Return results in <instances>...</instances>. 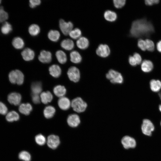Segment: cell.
I'll use <instances>...</instances> for the list:
<instances>
[{
    "label": "cell",
    "instance_id": "1",
    "mask_svg": "<svg viewBox=\"0 0 161 161\" xmlns=\"http://www.w3.org/2000/svg\"><path fill=\"white\" fill-rule=\"evenodd\" d=\"M154 31L152 24L144 18L136 20L133 22L130 34L131 36L135 38L147 37Z\"/></svg>",
    "mask_w": 161,
    "mask_h": 161
},
{
    "label": "cell",
    "instance_id": "2",
    "mask_svg": "<svg viewBox=\"0 0 161 161\" xmlns=\"http://www.w3.org/2000/svg\"><path fill=\"white\" fill-rule=\"evenodd\" d=\"M8 76L10 82L13 84L21 85L24 82V75L23 73L19 70L16 69L11 71L9 73Z\"/></svg>",
    "mask_w": 161,
    "mask_h": 161
},
{
    "label": "cell",
    "instance_id": "3",
    "mask_svg": "<svg viewBox=\"0 0 161 161\" xmlns=\"http://www.w3.org/2000/svg\"><path fill=\"white\" fill-rule=\"evenodd\" d=\"M71 106L73 110L78 113L84 112L87 107V104L80 97H77L72 100Z\"/></svg>",
    "mask_w": 161,
    "mask_h": 161
},
{
    "label": "cell",
    "instance_id": "4",
    "mask_svg": "<svg viewBox=\"0 0 161 161\" xmlns=\"http://www.w3.org/2000/svg\"><path fill=\"white\" fill-rule=\"evenodd\" d=\"M107 78L113 83H122L123 78L121 74L113 69L110 70L106 75Z\"/></svg>",
    "mask_w": 161,
    "mask_h": 161
},
{
    "label": "cell",
    "instance_id": "5",
    "mask_svg": "<svg viewBox=\"0 0 161 161\" xmlns=\"http://www.w3.org/2000/svg\"><path fill=\"white\" fill-rule=\"evenodd\" d=\"M141 129L144 134L150 136L151 135L152 131L154 130V126L150 120L148 119H144L143 120Z\"/></svg>",
    "mask_w": 161,
    "mask_h": 161
},
{
    "label": "cell",
    "instance_id": "6",
    "mask_svg": "<svg viewBox=\"0 0 161 161\" xmlns=\"http://www.w3.org/2000/svg\"><path fill=\"white\" fill-rule=\"evenodd\" d=\"M67 74L69 79L72 81L77 82L80 80V71L79 69L75 66L70 67L68 70Z\"/></svg>",
    "mask_w": 161,
    "mask_h": 161
},
{
    "label": "cell",
    "instance_id": "7",
    "mask_svg": "<svg viewBox=\"0 0 161 161\" xmlns=\"http://www.w3.org/2000/svg\"><path fill=\"white\" fill-rule=\"evenodd\" d=\"M59 26L63 33L65 35H67L72 30L73 25L71 21L67 22L61 19L59 21Z\"/></svg>",
    "mask_w": 161,
    "mask_h": 161
},
{
    "label": "cell",
    "instance_id": "8",
    "mask_svg": "<svg viewBox=\"0 0 161 161\" xmlns=\"http://www.w3.org/2000/svg\"><path fill=\"white\" fill-rule=\"evenodd\" d=\"M96 53L100 57L106 58L110 55V50L108 45L101 44L99 45L97 49Z\"/></svg>",
    "mask_w": 161,
    "mask_h": 161
},
{
    "label": "cell",
    "instance_id": "9",
    "mask_svg": "<svg viewBox=\"0 0 161 161\" xmlns=\"http://www.w3.org/2000/svg\"><path fill=\"white\" fill-rule=\"evenodd\" d=\"M21 100V96L20 94L16 92L11 93L7 96V100L9 102L15 106L19 105Z\"/></svg>",
    "mask_w": 161,
    "mask_h": 161
},
{
    "label": "cell",
    "instance_id": "10",
    "mask_svg": "<svg viewBox=\"0 0 161 161\" xmlns=\"http://www.w3.org/2000/svg\"><path fill=\"white\" fill-rule=\"evenodd\" d=\"M121 143L126 149L134 148L136 144L135 139L128 136H125L122 138Z\"/></svg>",
    "mask_w": 161,
    "mask_h": 161
},
{
    "label": "cell",
    "instance_id": "11",
    "mask_svg": "<svg viewBox=\"0 0 161 161\" xmlns=\"http://www.w3.org/2000/svg\"><path fill=\"white\" fill-rule=\"evenodd\" d=\"M47 144L50 148L55 149L59 145L60 140L59 137L54 135H51L47 138Z\"/></svg>",
    "mask_w": 161,
    "mask_h": 161
},
{
    "label": "cell",
    "instance_id": "12",
    "mask_svg": "<svg viewBox=\"0 0 161 161\" xmlns=\"http://www.w3.org/2000/svg\"><path fill=\"white\" fill-rule=\"evenodd\" d=\"M52 58V55L49 51L42 50L40 52L38 57L39 61L43 63H50Z\"/></svg>",
    "mask_w": 161,
    "mask_h": 161
},
{
    "label": "cell",
    "instance_id": "13",
    "mask_svg": "<svg viewBox=\"0 0 161 161\" xmlns=\"http://www.w3.org/2000/svg\"><path fill=\"white\" fill-rule=\"evenodd\" d=\"M67 122L69 126L72 127H76L80 123V117L77 114H70L68 117Z\"/></svg>",
    "mask_w": 161,
    "mask_h": 161
},
{
    "label": "cell",
    "instance_id": "14",
    "mask_svg": "<svg viewBox=\"0 0 161 161\" xmlns=\"http://www.w3.org/2000/svg\"><path fill=\"white\" fill-rule=\"evenodd\" d=\"M58 104L61 109L66 110L70 108L71 106V102L68 98L63 97L60 98L58 99Z\"/></svg>",
    "mask_w": 161,
    "mask_h": 161
},
{
    "label": "cell",
    "instance_id": "15",
    "mask_svg": "<svg viewBox=\"0 0 161 161\" xmlns=\"http://www.w3.org/2000/svg\"><path fill=\"white\" fill-rule=\"evenodd\" d=\"M23 59L25 61H29L32 60L35 57L34 51L29 48L25 49L21 52Z\"/></svg>",
    "mask_w": 161,
    "mask_h": 161
},
{
    "label": "cell",
    "instance_id": "16",
    "mask_svg": "<svg viewBox=\"0 0 161 161\" xmlns=\"http://www.w3.org/2000/svg\"><path fill=\"white\" fill-rule=\"evenodd\" d=\"M141 68L144 72L148 73L151 72L153 69L154 64L150 60H144L141 64Z\"/></svg>",
    "mask_w": 161,
    "mask_h": 161
},
{
    "label": "cell",
    "instance_id": "17",
    "mask_svg": "<svg viewBox=\"0 0 161 161\" xmlns=\"http://www.w3.org/2000/svg\"><path fill=\"white\" fill-rule=\"evenodd\" d=\"M32 109V106L29 103H21L19 105L18 108L19 112L25 115H29Z\"/></svg>",
    "mask_w": 161,
    "mask_h": 161
},
{
    "label": "cell",
    "instance_id": "18",
    "mask_svg": "<svg viewBox=\"0 0 161 161\" xmlns=\"http://www.w3.org/2000/svg\"><path fill=\"white\" fill-rule=\"evenodd\" d=\"M49 70L50 74L55 78H58L61 75V69L58 65H52L49 67Z\"/></svg>",
    "mask_w": 161,
    "mask_h": 161
},
{
    "label": "cell",
    "instance_id": "19",
    "mask_svg": "<svg viewBox=\"0 0 161 161\" xmlns=\"http://www.w3.org/2000/svg\"><path fill=\"white\" fill-rule=\"evenodd\" d=\"M40 97L41 101L44 104H47L51 102L53 97L52 93L49 91L41 92Z\"/></svg>",
    "mask_w": 161,
    "mask_h": 161
},
{
    "label": "cell",
    "instance_id": "20",
    "mask_svg": "<svg viewBox=\"0 0 161 161\" xmlns=\"http://www.w3.org/2000/svg\"><path fill=\"white\" fill-rule=\"evenodd\" d=\"M76 45L79 49H85L89 47V42L87 38L84 37H81L79 38L77 41Z\"/></svg>",
    "mask_w": 161,
    "mask_h": 161
},
{
    "label": "cell",
    "instance_id": "21",
    "mask_svg": "<svg viewBox=\"0 0 161 161\" xmlns=\"http://www.w3.org/2000/svg\"><path fill=\"white\" fill-rule=\"evenodd\" d=\"M53 92L56 96L60 98L64 97L66 94V89L64 86L58 85L54 87Z\"/></svg>",
    "mask_w": 161,
    "mask_h": 161
},
{
    "label": "cell",
    "instance_id": "22",
    "mask_svg": "<svg viewBox=\"0 0 161 161\" xmlns=\"http://www.w3.org/2000/svg\"><path fill=\"white\" fill-rule=\"evenodd\" d=\"M61 46L62 48L66 50H70L74 47V44L72 40L67 38L61 41Z\"/></svg>",
    "mask_w": 161,
    "mask_h": 161
},
{
    "label": "cell",
    "instance_id": "23",
    "mask_svg": "<svg viewBox=\"0 0 161 161\" xmlns=\"http://www.w3.org/2000/svg\"><path fill=\"white\" fill-rule=\"evenodd\" d=\"M150 86L152 92H158L161 89V82L159 80L152 79L150 82Z\"/></svg>",
    "mask_w": 161,
    "mask_h": 161
},
{
    "label": "cell",
    "instance_id": "24",
    "mask_svg": "<svg viewBox=\"0 0 161 161\" xmlns=\"http://www.w3.org/2000/svg\"><path fill=\"white\" fill-rule=\"evenodd\" d=\"M104 16L106 20L110 22L115 21L117 18V15L115 12L109 10L105 11Z\"/></svg>",
    "mask_w": 161,
    "mask_h": 161
},
{
    "label": "cell",
    "instance_id": "25",
    "mask_svg": "<svg viewBox=\"0 0 161 161\" xmlns=\"http://www.w3.org/2000/svg\"><path fill=\"white\" fill-rule=\"evenodd\" d=\"M70 61L75 64L80 63L82 59V57L79 53L77 51H73L70 54Z\"/></svg>",
    "mask_w": 161,
    "mask_h": 161
},
{
    "label": "cell",
    "instance_id": "26",
    "mask_svg": "<svg viewBox=\"0 0 161 161\" xmlns=\"http://www.w3.org/2000/svg\"><path fill=\"white\" fill-rule=\"evenodd\" d=\"M55 112V108L51 106H48L44 108L43 113L45 117L47 119H49L52 117Z\"/></svg>",
    "mask_w": 161,
    "mask_h": 161
},
{
    "label": "cell",
    "instance_id": "27",
    "mask_svg": "<svg viewBox=\"0 0 161 161\" xmlns=\"http://www.w3.org/2000/svg\"><path fill=\"white\" fill-rule=\"evenodd\" d=\"M13 47L16 49H22L24 45V43L23 39L20 37H17L14 38L12 41Z\"/></svg>",
    "mask_w": 161,
    "mask_h": 161
},
{
    "label": "cell",
    "instance_id": "28",
    "mask_svg": "<svg viewBox=\"0 0 161 161\" xmlns=\"http://www.w3.org/2000/svg\"><path fill=\"white\" fill-rule=\"evenodd\" d=\"M6 119L8 122H13L18 120L19 119V116L16 112L12 111L7 114Z\"/></svg>",
    "mask_w": 161,
    "mask_h": 161
},
{
    "label": "cell",
    "instance_id": "29",
    "mask_svg": "<svg viewBox=\"0 0 161 161\" xmlns=\"http://www.w3.org/2000/svg\"><path fill=\"white\" fill-rule=\"evenodd\" d=\"M55 56L58 61L62 64L66 63L67 60L66 54L63 51L58 50L56 51Z\"/></svg>",
    "mask_w": 161,
    "mask_h": 161
},
{
    "label": "cell",
    "instance_id": "30",
    "mask_svg": "<svg viewBox=\"0 0 161 161\" xmlns=\"http://www.w3.org/2000/svg\"><path fill=\"white\" fill-rule=\"evenodd\" d=\"M60 36L59 32L56 30H51L48 33V38L51 41L56 42L58 40Z\"/></svg>",
    "mask_w": 161,
    "mask_h": 161
},
{
    "label": "cell",
    "instance_id": "31",
    "mask_svg": "<svg viewBox=\"0 0 161 161\" xmlns=\"http://www.w3.org/2000/svg\"><path fill=\"white\" fill-rule=\"evenodd\" d=\"M32 94L39 95L42 90V84L41 82H36L32 83L31 86Z\"/></svg>",
    "mask_w": 161,
    "mask_h": 161
},
{
    "label": "cell",
    "instance_id": "32",
    "mask_svg": "<svg viewBox=\"0 0 161 161\" xmlns=\"http://www.w3.org/2000/svg\"><path fill=\"white\" fill-rule=\"evenodd\" d=\"M12 30L11 24L8 22L5 21L2 25L1 31L4 35H7L9 34Z\"/></svg>",
    "mask_w": 161,
    "mask_h": 161
},
{
    "label": "cell",
    "instance_id": "33",
    "mask_svg": "<svg viewBox=\"0 0 161 161\" xmlns=\"http://www.w3.org/2000/svg\"><path fill=\"white\" fill-rule=\"evenodd\" d=\"M40 28L38 25L36 24L31 25L28 28V32L32 36H35L40 32Z\"/></svg>",
    "mask_w": 161,
    "mask_h": 161
},
{
    "label": "cell",
    "instance_id": "34",
    "mask_svg": "<svg viewBox=\"0 0 161 161\" xmlns=\"http://www.w3.org/2000/svg\"><path fill=\"white\" fill-rule=\"evenodd\" d=\"M81 32L78 28H75L72 29L69 32V35L72 38L74 39H78L81 35Z\"/></svg>",
    "mask_w": 161,
    "mask_h": 161
},
{
    "label": "cell",
    "instance_id": "35",
    "mask_svg": "<svg viewBox=\"0 0 161 161\" xmlns=\"http://www.w3.org/2000/svg\"><path fill=\"white\" fill-rule=\"evenodd\" d=\"M18 158L24 161H30L31 157L30 153L26 151H21L18 154Z\"/></svg>",
    "mask_w": 161,
    "mask_h": 161
},
{
    "label": "cell",
    "instance_id": "36",
    "mask_svg": "<svg viewBox=\"0 0 161 161\" xmlns=\"http://www.w3.org/2000/svg\"><path fill=\"white\" fill-rule=\"evenodd\" d=\"M8 18V14L2 6H0V23L5 21Z\"/></svg>",
    "mask_w": 161,
    "mask_h": 161
},
{
    "label": "cell",
    "instance_id": "37",
    "mask_svg": "<svg viewBox=\"0 0 161 161\" xmlns=\"http://www.w3.org/2000/svg\"><path fill=\"white\" fill-rule=\"evenodd\" d=\"M35 139L36 143L41 145H44L46 141L45 137L41 134L37 135L35 137Z\"/></svg>",
    "mask_w": 161,
    "mask_h": 161
},
{
    "label": "cell",
    "instance_id": "38",
    "mask_svg": "<svg viewBox=\"0 0 161 161\" xmlns=\"http://www.w3.org/2000/svg\"><path fill=\"white\" fill-rule=\"evenodd\" d=\"M146 49L150 51H154V44L153 42L149 39H146L145 40Z\"/></svg>",
    "mask_w": 161,
    "mask_h": 161
},
{
    "label": "cell",
    "instance_id": "39",
    "mask_svg": "<svg viewBox=\"0 0 161 161\" xmlns=\"http://www.w3.org/2000/svg\"><path fill=\"white\" fill-rule=\"evenodd\" d=\"M126 1L125 0H114L113 1L114 7L117 8L122 7L125 4Z\"/></svg>",
    "mask_w": 161,
    "mask_h": 161
},
{
    "label": "cell",
    "instance_id": "40",
    "mask_svg": "<svg viewBox=\"0 0 161 161\" xmlns=\"http://www.w3.org/2000/svg\"><path fill=\"white\" fill-rule=\"evenodd\" d=\"M8 109L6 105L0 101V114L5 115L7 114Z\"/></svg>",
    "mask_w": 161,
    "mask_h": 161
},
{
    "label": "cell",
    "instance_id": "41",
    "mask_svg": "<svg viewBox=\"0 0 161 161\" xmlns=\"http://www.w3.org/2000/svg\"><path fill=\"white\" fill-rule=\"evenodd\" d=\"M137 45L142 50L144 51L146 49L145 40L142 39H139L138 41Z\"/></svg>",
    "mask_w": 161,
    "mask_h": 161
},
{
    "label": "cell",
    "instance_id": "42",
    "mask_svg": "<svg viewBox=\"0 0 161 161\" xmlns=\"http://www.w3.org/2000/svg\"><path fill=\"white\" fill-rule=\"evenodd\" d=\"M32 101L34 103L37 104L40 103L41 100L39 95L32 94Z\"/></svg>",
    "mask_w": 161,
    "mask_h": 161
},
{
    "label": "cell",
    "instance_id": "43",
    "mask_svg": "<svg viewBox=\"0 0 161 161\" xmlns=\"http://www.w3.org/2000/svg\"><path fill=\"white\" fill-rule=\"evenodd\" d=\"M137 65H139L142 62V59L140 55L137 53H134L133 55Z\"/></svg>",
    "mask_w": 161,
    "mask_h": 161
},
{
    "label": "cell",
    "instance_id": "44",
    "mask_svg": "<svg viewBox=\"0 0 161 161\" xmlns=\"http://www.w3.org/2000/svg\"><path fill=\"white\" fill-rule=\"evenodd\" d=\"M29 3L30 7L33 8L39 5L41 3V1L40 0H30L29 1Z\"/></svg>",
    "mask_w": 161,
    "mask_h": 161
},
{
    "label": "cell",
    "instance_id": "45",
    "mask_svg": "<svg viewBox=\"0 0 161 161\" xmlns=\"http://www.w3.org/2000/svg\"><path fill=\"white\" fill-rule=\"evenodd\" d=\"M129 62L132 66H135L137 65L135 59L133 56H130L129 58Z\"/></svg>",
    "mask_w": 161,
    "mask_h": 161
},
{
    "label": "cell",
    "instance_id": "46",
    "mask_svg": "<svg viewBox=\"0 0 161 161\" xmlns=\"http://www.w3.org/2000/svg\"><path fill=\"white\" fill-rule=\"evenodd\" d=\"M145 4L148 5H151L159 2L158 0H146L145 1Z\"/></svg>",
    "mask_w": 161,
    "mask_h": 161
},
{
    "label": "cell",
    "instance_id": "47",
    "mask_svg": "<svg viewBox=\"0 0 161 161\" xmlns=\"http://www.w3.org/2000/svg\"><path fill=\"white\" fill-rule=\"evenodd\" d=\"M157 49L158 51L161 52V40L159 41L157 44Z\"/></svg>",
    "mask_w": 161,
    "mask_h": 161
},
{
    "label": "cell",
    "instance_id": "48",
    "mask_svg": "<svg viewBox=\"0 0 161 161\" xmlns=\"http://www.w3.org/2000/svg\"><path fill=\"white\" fill-rule=\"evenodd\" d=\"M159 109L160 111L161 112V104L159 106Z\"/></svg>",
    "mask_w": 161,
    "mask_h": 161
},
{
    "label": "cell",
    "instance_id": "49",
    "mask_svg": "<svg viewBox=\"0 0 161 161\" xmlns=\"http://www.w3.org/2000/svg\"><path fill=\"white\" fill-rule=\"evenodd\" d=\"M1 1L0 0V4L1 3Z\"/></svg>",
    "mask_w": 161,
    "mask_h": 161
},
{
    "label": "cell",
    "instance_id": "50",
    "mask_svg": "<svg viewBox=\"0 0 161 161\" xmlns=\"http://www.w3.org/2000/svg\"><path fill=\"white\" fill-rule=\"evenodd\" d=\"M160 125L161 126V122H160Z\"/></svg>",
    "mask_w": 161,
    "mask_h": 161
}]
</instances>
